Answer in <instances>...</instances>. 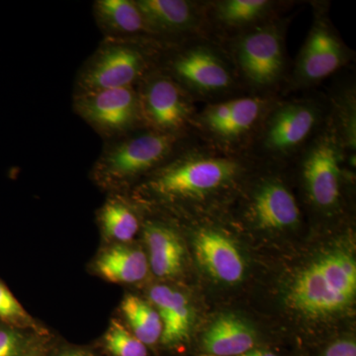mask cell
Returning a JSON list of instances; mask_svg holds the SVG:
<instances>
[{
  "mask_svg": "<svg viewBox=\"0 0 356 356\" xmlns=\"http://www.w3.org/2000/svg\"><path fill=\"white\" fill-rule=\"evenodd\" d=\"M261 111V102L257 98H240L232 102L231 114L220 135L236 137L247 132L259 118Z\"/></svg>",
  "mask_w": 356,
  "mask_h": 356,
  "instance_id": "cell-22",
  "label": "cell"
},
{
  "mask_svg": "<svg viewBox=\"0 0 356 356\" xmlns=\"http://www.w3.org/2000/svg\"><path fill=\"white\" fill-rule=\"evenodd\" d=\"M121 309L134 336L145 346L158 343L163 334V324L153 306L139 297L127 295Z\"/></svg>",
  "mask_w": 356,
  "mask_h": 356,
  "instance_id": "cell-20",
  "label": "cell"
},
{
  "mask_svg": "<svg viewBox=\"0 0 356 356\" xmlns=\"http://www.w3.org/2000/svg\"><path fill=\"white\" fill-rule=\"evenodd\" d=\"M236 172L238 165L231 159H184L159 172L151 187L165 197H198L226 184Z\"/></svg>",
  "mask_w": 356,
  "mask_h": 356,
  "instance_id": "cell-4",
  "label": "cell"
},
{
  "mask_svg": "<svg viewBox=\"0 0 356 356\" xmlns=\"http://www.w3.org/2000/svg\"><path fill=\"white\" fill-rule=\"evenodd\" d=\"M149 299L163 324L161 343L172 346L185 341L192 325V310L188 300L172 288L158 285L149 291Z\"/></svg>",
  "mask_w": 356,
  "mask_h": 356,
  "instance_id": "cell-13",
  "label": "cell"
},
{
  "mask_svg": "<svg viewBox=\"0 0 356 356\" xmlns=\"http://www.w3.org/2000/svg\"><path fill=\"white\" fill-rule=\"evenodd\" d=\"M99 221L105 236L115 242H130L139 229V220L121 199H110L103 205Z\"/></svg>",
  "mask_w": 356,
  "mask_h": 356,
  "instance_id": "cell-21",
  "label": "cell"
},
{
  "mask_svg": "<svg viewBox=\"0 0 356 356\" xmlns=\"http://www.w3.org/2000/svg\"><path fill=\"white\" fill-rule=\"evenodd\" d=\"M95 267L98 274L110 282L135 283L146 277L149 261L139 248L117 245L98 257Z\"/></svg>",
  "mask_w": 356,
  "mask_h": 356,
  "instance_id": "cell-18",
  "label": "cell"
},
{
  "mask_svg": "<svg viewBox=\"0 0 356 356\" xmlns=\"http://www.w3.org/2000/svg\"><path fill=\"white\" fill-rule=\"evenodd\" d=\"M341 42L323 23L314 26L298 60L299 76L306 81H317L329 76L343 64Z\"/></svg>",
  "mask_w": 356,
  "mask_h": 356,
  "instance_id": "cell-10",
  "label": "cell"
},
{
  "mask_svg": "<svg viewBox=\"0 0 356 356\" xmlns=\"http://www.w3.org/2000/svg\"><path fill=\"white\" fill-rule=\"evenodd\" d=\"M136 3L149 33L186 31L195 21L191 4L184 0H138Z\"/></svg>",
  "mask_w": 356,
  "mask_h": 356,
  "instance_id": "cell-19",
  "label": "cell"
},
{
  "mask_svg": "<svg viewBox=\"0 0 356 356\" xmlns=\"http://www.w3.org/2000/svg\"><path fill=\"white\" fill-rule=\"evenodd\" d=\"M93 14L106 38H127L139 33H149L144 16L136 1L97 0Z\"/></svg>",
  "mask_w": 356,
  "mask_h": 356,
  "instance_id": "cell-17",
  "label": "cell"
},
{
  "mask_svg": "<svg viewBox=\"0 0 356 356\" xmlns=\"http://www.w3.org/2000/svg\"><path fill=\"white\" fill-rule=\"evenodd\" d=\"M146 67V56L127 38H105L77 74L76 92L133 88Z\"/></svg>",
  "mask_w": 356,
  "mask_h": 356,
  "instance_id": "cell-3",
  "label": "cell"
},
{
  "mask_svg": "<svg viewBox=\"0 0 356 356\" xmlns=\"http://www.w3.org/2000/svg\"><path fill=\"white\" fill-rule=\"evenodd\" d=\"M238 62L252 83L257 86L274 83L284 65L280 34L273 28L250 33L238 44Z\"/></svg>",
  "mask_w": 356,
  "mask_h": 356,
  "instance_id": "cell-7",
  "label": "cell"
},
{
  "mask_svg": "<svg viewBox=\"0 0 356 356\" xmlns=\"http://www.w3.org/2000/svg\"><path fill=\"white\" fill-rule=\"evenodd\" d=\"M201 356H216V355H201Z\"/></svg>",
  "mask_w": 356,
  "mask_h": 356,
  "instance_id": "cell-32",
  "label": "cell"
},
{
  "mask_svg": "<svg viewBox=\"0 0 356 356\" xmlns=\"http://www.w3.org/2000/svg\"><path fill=\"white\" fill-rule=\"evenodd\" d=\"M324 356H356V344L351 341H337L327 348Z\"/></svg>",
  "mask_w": 356,
  "mask_h": 356,
  "instance_id": "cell-28",
  "label": "cell"
},
{
  "mask_svg": "<svg viewBox=\"0 0 356 356\" xmlns=\"http://www.w3.org/2000/svg\"><path fill=\"white\" fill-rule=\"evenodd\" d=\"M25 317V312L19 302L2 283H0V318H19Z\"/></svg>",
  "mask_w": 356,
  "mask_h": 356,
  "instance_id": "cell-26",
  "label": "cell"
},
{
  "mask_svg": "<svg viewBox=\"0 0 356 356\" xmlns=\"http://www.w3.org/2000/svg\"><path fill=\"white\" fill-rule=\"evenodd\" d=\"M194 248L199 264L215 280L229 284L243 280L245 269L243 255L226 236L203 229L195 236Z\"/></svg>",
  "mask_w": 356,
  "mask_h": 356,
  "instance_id": "cell-9",
  "label": "cell"
},
{
  "mask_svg": "<svg viewBox=\"0 0 356 356\" xmlns=\"http://www.w3.org/2000/svg\"><path fill=\"white\" fill-rule=\"evenodd\" d=\"M252 212L257 225L266 229L290 228L300 219L296 201L278 182H269L259 189L252 204Z\"/></svg>",
  "mask_w": 356,
  "mask_h": 356,
  "instance_id": "cell-14",
  "label": "cell"
},
{
  "mask_svg": "<svg viewBox=\"0 0 356 356\" xmlns=\"http://www.w3.org/2000/svg\"><path fill=\"white\" fill-rule=\"evenodd\" d=\"M232 102L220 103L210 107L205 114V121L213 131L219 134L231 114Z\"/></svg>",
  "mask_w": 356,
  "mask_h": 356,
  "instance_id": "cell-27",
  "label": "cell"
},
{
  "mask_svg": "<svg viewBox=\"0 0 356 356\" xmlns=\"http://www.w3.org/2000/svg\"><path fill=\"white\" fill-rule=\"evenodd\" d=\"M356 294V264L351 255L332 252L299 274L289 294L290 305L311 317L346 310Z\"/></svg>",
  "mask_w": 356,
  "mask_h": 356,
  "instance_id": "cell-1",
  "label": "cell"
},
{
  "mask_svg": "<svg viewBox=\"0 0 356 356\" xmlns=\"http://www.w3.org/2000/svg\"><path fill=\"white\" fill-rule=\"evenodd\" d=\"M149 267L159 278L177 275L184 266V248L177 233L163 225L149 222L145 229Z\"/></svg>",
  "mask_w": 356,
  "mask_h": 356,
  "instance_id": "cell-16",
  "label": "cell"
},
{
  "mask_svg": "<svg viewBox=\"0 0 356 356\" xmlns=\"http://www.w3.org/2000/svg\"><path fill=\"white\" fill-rule=\"evenodd\" d=\"M269 6L266 0H227L219 6V16L227 24H247L261 18Z\"/></svg>",
  "mask_w": 356,
  "mask_h": 356,
  "instance_id": "cell-23",
  "label": "cell"
},
{
  "mask_svg": "<svg viewBox=\"0 0 356 356\" xmlns=\"http://www.w3.org/2000/svg\"><path fill=\"white\" fill-rule=\"evenodd\" d=\"M254 329L235 315L218 318L203 337V348L208 355L238 356L252 350Z\"/></svg>",
  "mask_w": 356,
  "mask_h": 356,
  "instance_id": "cell-15",
  "label": "cell"
},
{
  "mask_svg": "<svg viewBox=\"0 0 356 356\" xmlns=\"http://www.w3.org/2000/svg\"><path fill=\"white\" fill-rule=\"evenodd\" d=\"M175 76L198 90L219 91L229 88L231 76L224 64L210 51L192 49L175 58L172 64Z\"/></svg>",
  "mask_w": 356,
  "mask_h": 356,
  "instance_id": "cell-11",
  "label": "cell"
},
{
  "mask_svg": "<svg viewBox=\"0 0 356 356\" xmlns=\"http://www.w3.org/2000/svg\"><path fill=\"white\" fill-rule=\"evenodd\" d=\"M74 109L96 132L118 139L140 116L139 95L133 88L76 92Z\"/></svg>",
  "mask_w": 356,
  "mask_h": 356,
  "instance_id": "cell-5",
  "label": "cell"
},
{
  "mask_svg": "<svg viewBox=\"0 0 356 356\" xmlns=\"http://www.w3.org/2000/svg\"><path fill=\"white\" fill-rule=\"evenodd\" d=\"M140 116L156 132L172 133L182 127L189 109L184 93L177 83L168 77L151 79L139 95Z\"/></svg>",
  "mask_w": 356,
  "mask_h": 356,
  "instance_id": "cell-6",
  "label": "cell"
},
{
  "mask_svg": "<svg viewBox=\"0 0 356 356\" xmlns=\"http://www.w3.org/2000/svg\"><path fill=\"white\" fill-rule=\"evenodd\" d=\"M238 356H277L275 353H271V351L266 350H252L247 351V353H243V355Z\"/></svg>",
  "mask_w": 356,
  "mask_h": 356,
  "instance_id": "cell-29",
  "label": "cell"
},
{
  "mask_svg": "<svg viewBox=\"0 0 356 356\" xmlns=\"http://www.w3.org/2000/svg\"><path fill=\"white\" fill-rule=\"evenodd\" d=\"M41 350H39V348H34V346H32L31 348H28V350L26 351L24 355L22 356H41Z\"/></svg>",
  "mask_w": 356,
  "mask_h": 356,
  "instance_id": "cell-31",
  "label": "cell"
},
{
  "mask_svg": "<svg viewBox=\"0 0 356 356\" xmlns=\"http://www.w3.org/2000/svg\"><path fill=\"white\" fill-rule=\"evenodd\" d=\"M173 136L152 131L113 140L96 161L98 181L115 186L159 165L172 149Z\"/></svg>",
  "mask_w": 356,
  "mask_h": 356,
  "instance_id": "cell-2",
  "label": "cell"
},
{
  "mask_svg": "<svg viewBox=\"0 0 356 356\" xmlns=\"http://www.w3.org/2000/svg\"><path fill=\"white\" fill-rule=\"evenodd\" d=\"M104 343L114 356H147V346L116 320L110 324Z\"/></svg>",
  "mask_w": 356,
  "mask_h": 356,
  "instance_id": "cell-24",
  "label": "cell"
},
{
  "mask_svg": "<svg viewBox=\"0 0 356 356\" xmlns=\"http://www.w3.org/2000/svg\"><path fill=\"white\" fill-rule=\"evenodd\" d=\"M304 179L312 200L321 207H331L339 200L341 168L336 145L321 140L309 152L304 163Z\"/></svg>",
  "mask_w": 356,
  "mask_h": 356,
  "instance_id": "cell-8",
  "label": "cell"
},
{
  "mask_svg": "<svg viewBox=\"0 0 356 356\" xmlns=\"http://www.w3.org/2000/svg\"><path fill=\"white\" fill-rule=\"evenodd\" d=\"M316 113L305 104H289L278 110L269 123L266 144L274 152H287L308 137L316 124Z\"/></svg>",
  "mask_w": 356,
  "mask_h": 356,
  "instance_id": "cell-12",
  "label": "cell"
},
{
  "mask_svg": "<svg viewBox=\"0 0 356 356\" xmlns=\"http://www.w3.org/2000/svg\"><path fill=\"white\" fill-rule=\"evenodd\" d=\"M27 350V339L22 334L0 327V356H22Z\"/></svg>",
  "mask_w": 356,
  "mask_h": 356,
  "instance_id": "cell-25",
  "label": "cell"
},
{
  "mask_svg": "<svg viewBox=\"0 0 356 356\" xmlns=\"http://www.w3.org/2000/svg\"><path fill=\"white\" fill-rule=\"evenodd\" d=\"M58 356H92L88 351L79 350H70L63 351Z\"/></svg>",
  "mask_w": 356,
  "mask_h": 356,
  "instance_id": "cell-30",
  "label": "cell"
}]
</instances>
